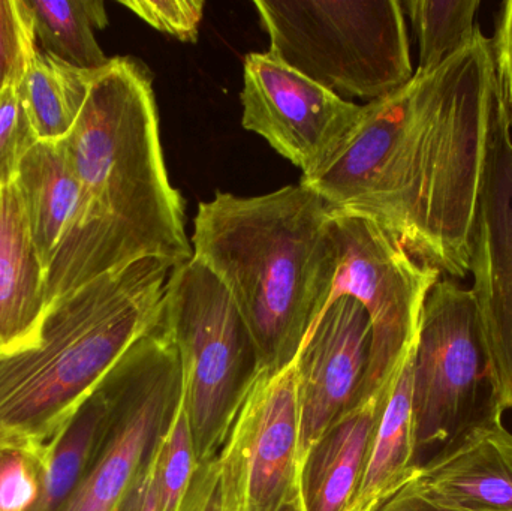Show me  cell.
Returning a JSON list of instances; mask_svg holds the SVG:
<instances>
[{
	"label": "cell",
	"instance_id": "cell-1",
	"mask_svg": "<svg viewBox=\"0 0 512 511\" xmlns=\"http://www.w3.org/2000/svg\"><path fill=\"white\" fill-rule=\"evenodd\" d=\"M496 89L492 39H474L366 114L334 161L300 180L334 212L378 222L421 263L451 278L471 270Z\"/></svg>",
	"mask_w": 512,
	"mask_h": 511
},
{
	"label": "cell",
	"instance_id": "cell-2",
	"mask_svg": "<svg viewBox=\"0 0 512 511\" xmlns=\"http://www.w3.org/2000/svg\"><path fill=\"white\" fill-rule=\"evenodd\" d=\"M65 144L83 204L48 269V309L134 261L156 257L176 267L194 257L185 201L165 167L152 74L141 60L111 57L96 71Z\"/></svg>",
	"mask_w": 512,
	"mask_h": 511
},
{
	"label": "cell",
	"instance_id": "cell-3",
	"mask_svg": "<svg viewBox=\"0 0 512 511\" xmlns=\"http://www.w3.org/2000/svg\"><path fill=\"white\" fill-rule=\"evenodd\" d=\"M333 209L307 186L203 201L191 243L233 297L261 374L291 365L330 299L337 270Z\"/></svg>",
	"mask_w": 512,
	"mask_h": 511
},
{
	"label": "cell",
	"instance_id": "cell-4",
	"mask_svg": "<svg viewBox=\"0 0 512 511\" xmlns=\"http://www.w3.org/2000/svg\"><path fill=\"white\" fill-rule=\"evenodd\" d=\"M173 264L149 257L48 309L41 344L0 356V447L44 446L158 323Z\"/></svg>",
	"mask_w": 512,
	"mask_h": 511
},
{
	"label": "cell",
	"instance_id": "cell-5",
	"mask_svg": "<svg viewBox=\"0 0 512 511\" xmlns=\"http://www.w3.org/2000/svg\"><path fill=\"white\" fill-rule=\"evenodd\" d=\"M267 53L340 98L379 101L414 77L397 0H255Z\"/></svg>",
	"mask_w": 512,
	"mask_h": 511
},
{
	"label": "cell",
	"instance_id": "cell-6",
	"mask_svg": "<svg viewBox=\"0 0 512 511\" xmlns=\"http://www.w3.org/2000/svg\"><path fill=\"white\" fill-rule=\"evenodd\" d=\"M162 318L179 356L198 465L206 464L261 375L254 339L225 285L194 257L171 270Z\"/></svg>",
	"mask_w": 512,
	"mask_h": 511
},
{
	"label": "cell",
	"instance_id": "cell-7",
	"mask_svg": "<svg viewBox=\"0 0 512 511\" xmlns=\"http://www.w3.org/2000/svg\"><path fill=\"white\" fill-rule=\"evenodd\" d=\"M331 225L337 270L327 305L352 297L363 306L372 327L364 401L390 389L415 350L424 305L441 272L417 260L372 219L333 210Z\"/></svg>",
	"mask_w": 512,
	"mask_h": 511
},
{
	"label": "cell",
	"instance_id": "cell-8",
	"mask_svg": "<svg viewBox=\"0 0 512 511\" xmlns=\"http://www.w3.org/2000/svg\"><path fill=\"white\" fill-rule=\"evenodd\" d=\"M182 396V369L164 318L120 363L107 437L89 471L56 511H116L155 459Z\"/></svg>",
	"mask_w": 512,
	"mask_h": 511
},
{
	"label": "cell",
	"instance_id": "cell-9",
	"mask_svg": "<svg viewBox=\"0 0 512 511\" xmlns=\"http://www.w3.org/2000/svg\"><path fill=\"white\" fill-rule=\"evenodd\" d=\"M487 380L480 317L472 290L439 279L421 315L412 357L417 452L459 437L475 419Z\"/></svg>",
	"mask_w": 512,
	"mask_h": 511
},
{
	"label": "cell",
	"instance_id": "cell-10",
	"mask_svg": "<svg viewBox=\"0 0 512 511\" xmlns=\"http://www.w3.org/2000/svg\"><path fill=\"white\" fill-rule=\"evenodd\" d=\"M469 273L492 390L490 407L504 414L512 411V126L498 81Z\"/></svg>",
	"mask_w": 512,
	"mask_h": 511
},
{
	"label": "cell",
	"instance_id": "cell-11",
	"mask_svg": "<svg viewBox=\"0 0 512 511\" xmlns=\"http://www.w3.org/2000/svg\"><path fill=\"white\" fill-rule=\"evenodd\" d=\"M243 128L313 179L360 126L366 105L319 86L268 53H249L243 68Z\"/></svg>",
	"mask_w": 512,
	"mask_h": 511
},
{
	"label": "cell",
	"instance_id": "cell-12",
	"mask_svg": "<svg viewBox=\"0 0 512 511\" xmlns=\"http://www.w3.org/2000/svg\"><path fill=\"white\" fill-rule=\"evenodd\" d=\"M300 405L294 362L261 374L219 453L228 511H282L300 498Z\"/></svg>",
	"mask_w": 512,
	"mask_h": 511
},
{
	"label": "cell",
	"instance_id": "cell-13",
	"mask_svg": "<svg viewBox=\"0 0 512 511\" xmlns=\"http://www.w3.org/2000/svg\"><path fill=\"white\" fill-rule=\"evenodd\" d=\"M372 327L363 306L343 296L333 300L307 333L297 357L300 455L340 417L363 401Z\"/></svg>",
	"mask_w": 512,
	"mask_h": 511
},
{
	"label": "cell",
	"instance_id": "cell-14",
	"mask_svg": "<svg viewBox=\"0 0 512 511\" xmlns=\"http://www.w3.org/2000/svg\"><path fill=\"white\" fill-rule=\"evenodd\" d=\"M487 408L426 464L415 480L453 511H512V432Z\"/></svg>",
	"mask_w": 512,
	"mask_h": 511
},
{
	"label": "cell",
	"instance_id": "cell-15",
	"mask_svg": "<svg viewBox=\"0 0 512 511\" xmlns=\"http://www.w3.org/2000/svg\"><path fill=\"white\" fill-rule=\"evenodd\" d=\"M47 314V272L12 182L0 186V356L38 347Z\"/></svg>",
	"mask_w": 512,
	"mask_h": 511
},
{
	"label": "cell",
	"instance_id": "cell-16",
	"mask_svg": "<svg viewBox=\"0 0 512 511\" xmlns=\"http://www.w3.org/2000/svg\"><path fill=\"white\" fill-rule=\"evenodd\" d=\"M391 389L361 401L307 450L298 479L301 510L351 509Z\"/></svg>",
	"mask_w": 512,
	"mask_h": 511
},
{
	"label": "cell",
	"instance_id": "cell-17",
	"mask_svg": "<svg viewBox=\"0 0 512 511\" xmlns=\"http://www.w3.org/2000/svg\"><path fill=\"white\" fill-rule=\"evenodd\" d=\"M14 182L23 198L33 245L48 272L83 204V189L65 140L36 141Z\"/></svg>",
	"mask_w": 512,
	"mask_h": 511
},
{
	"label": "cell",
	"instance_id": "cell-18",
	"mask_svg": "<svg viewBox=\"0 0 512 511\" xmlns=\"http://www.w3.org/2000/svg\"><path fill=\"white\" fill-rule=\"evenodd\" d=\"M120 363L68 423L44 444L41 494L29 511H56L86 476L113 420L120 390Z\"/></svg>",
	"mask_w": 512,
	"mask_h": 511
},
{
	"label": "cell",
	"instance_id": "cell-19",
	"mask_svg": "<svg viewBox=\"0 0 512 511\" xmlns=\"http://www.w3.org/2000/svg\"><path fill=\"white\" fill-rule=\"evenodd\" d=\"M414 351L403 363L388 395L367 456L363 479L349 511H375L414 479L420 467L412 411Z\"/></svg>",
	"mask_w": 512,
	"mask_h": 511
},
{
	"label": "cell",
	"instance_id": "cell-20",
	"mask_svg": "<svg viewBox=\"0 0 512 511\" xmlns=\"http://www.w3.org/2000/svg\"><path fill=\"white\" fill-rule=\"evenodd\" d=\"M95 75L44 51L33 54L20 80V95L38 141L65 140L71 134Z\"/></svg>",
	"mask_w": 512,
	"mask_h": 511
},
{
	"label": "cell",
	"instance_id": "cell-21",
	"mask_svg": "<svg viewBox=\"0 0 512 511\" xmlns=\"http://www.w3.org/2000/svg\"><path fill=\"white\" fill-rule=\"evenodd\" d=\"M27 6L39 50L86 71L108 65L111 57L95 35L108 26L102 0H27Z\"/></svg>",
	"mask_w": 512,
	"mask_h": 511
},
{
	"label": "cell",
	"instance_id": "cell-22",
	"mask_svg": "<svg viewBox=\"0 0 512 511\" xmlns=\"http://www.w3.org/2000/svg\"><path fill=\"white\" fill-rule=\"evenodd\" d=\"M418 42L417 71H430L474 39L480 0H406Z\"/></svg>",
	"mask_w": 512,
	"mask_h": 511
},
{
	"label": "cell",
	"instance_id": "cell-23",
	"mask_svg": "<svg viewBox=\"0 0 512 511\" xmlns=\"http://www.w3.org/2000/svg\"><path fill=\"white\" fill-rule=\"evenodd\" d=\"M198 467L194 435L182 393L153 459L159 510L179 511Z\"/></svg>",
	"mask_w": 512,
	"mask_h": 511
},
{
	"label": "cell",
	"instance_id": "cell-24",
	"mask_svg": "<svg viewBox=\"0 0 512 511\" xmlns=\"http://www.w3.org/2000/svg\"><path fill=\"white\" fill-rule=\"evenodd\" d=\"M44 479V446L0 447V511H29Z\"/></svg>",
	"mask_w": 512,
	"mask_h": 511
},
{
	"label": "cell",
	"instance_id": "cell-25",
	"mask_svg": "<svg viewBox=\"0 0 512 511\" xmlns=\"http://www.w3.org/2000/svg\"><path fill=\"white\" fill-rule=\"evenodd\" d=\"M36 141L21 101L20 80L14 78L0 92V186L14 182L21 161Z\"/></svg>",
	"mask_w": 512,
	"mask_h": 511
},
{
	"label": "cell",
	"instance_id": "cell-26",
	"mask_svg": "<svg viewBox=\"0 0 512 511\" xmlns=\"http://www.w3.org/2000/svg\"><path fill=\"white\" fill-rule=\"evenodd\" d=\"M38 50L27 0H0V92L14 78L21 80Z\"/></svg>",
	"mask_w": 512,
	"mask_h": 511
},
{
	"label": "cell",
	"instance_id": "cell-27",
	"mask_svg": "<svg viewBox=\"0 0 512 511\" xmlns=\"http://www.w3.org/2000/svg\"><path fill=\"white\" fill-rule=\"evenodd\" d=\"M120 5L159 32L192 44L198 41L206 8L204 0H120Z\"/></svg>",
	"mask_w": 512,
	"mask_h": 511
},
{
	"label": "cell",
	"instance_id": "cell-28",
	"mask_svg": "<svg viewBox=\"0 0 512 511\" xmlns=\"http://www.w3.org/2000/svg\"><path fill=\"white\" fill-rule=\"evenodd\" d=\"M179 511H228L218 456L198 467Z\"/></svg>",
	"mask_w": 512,
	"mask_h": 511
},
{
	"label": "cell",
	"instance_id": "cell-29",
	"mask_svg": "<svg viewBox=\"0 0 512 511\" xmlns=\"http://www.w3.org/2000/svg\"><path fill=\"white\" fill-rule=\"evenodd\" d=\"M495 59L496 81L507 105L512 126V29L504 21L495 18V33L492 38Z\"/></svg>",
	"mask_w": 512,
	"mask_h": 511
},
{
	"label": "cell",
	"instance_id": "cell-30",
	"mask_svg": "<svg viewBox=\"0 0 512 511\" xmlns=\"http://www.w3.org/2000/svg\"><path fill=\"white\" fill-rule=\"evenodd\" d=\"M375 511H453L436 503L417 480H409L396 494L384 501Z\"/></svg>",
	"mask_w": 512,
	"mask_h": 511
},
{
	"label": "cell",
	"instance_id": "cell-31",
	"mask_svg": "<svg viewBox=\"0 0 512 511\" xmlns=\"http://www.w3.org/2000/svg\"><path fill=\"white\" fill-rule=\"evenodd\" d=\"M116 511H161L153 479V462Z\"/></svg>",
	"mask_w": 512,
	"mask_h": 511
},
{
	"label": "cell",
	"instance_id": "cell-32",
	"mask_svg": "<svg viewBox=\"0 0 512 511\" xmlns=\"http://www.w3.org/2000/svg\"><path fill=\"white\" fill-rule=\"evenodd\" d=\"M496 18L504 21L507 26H510L512 29V0H508V2H504L499 8L498 14H496Z\"/></svg>",
	"mask_w": 512,
	"mask_h": 511
},
{
	"label": "cell",
	"instance_id": "cell-33",
	"mask_svg": "<svg viewBox=\"0 0 512 511\" xmlns=\"http://www.w3.org/2000/svg\"><path fill=\"white\" fill-rule=\"evenodd\" d=\"M282 511H303L301 510L300 498H298L297 501H294V503L288 504V506H286Z\"/></svg>",
	"mask_w": 512,
	"mask_h": 511
}]
</instances>
